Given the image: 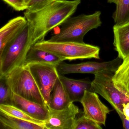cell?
I'll return each mask as SVG.
<instances>
[{"label":"cell","instance_id":"cell-1","mask_svg":"<svg viewBox=\"0 0 129 129\" xmlns=\"http://www.w3.org/2000/svg\"><path fill=\"white\" fill-rule=\"evenodd\" d=\"M81 0H55L42 9L26 11L24 16L33 30L35 43L44 40L50 30L61 25L75 13Z\"/></svg>","mask_w":129,"mask_h":129},{"label":"cell","instance_id":"cell-2","mask_svg":"<svg viewBox=\"0 0 129 129\" xmlns=\"http://www.w3.org/2000/svg\"><path fill=\"white\" fill-rule=\"evenodd\" d=\"M35 44L33 30L28 22L18 35L0 52V78L24 65L27 53Z\"/></svg>","mask_w":129,"mask_h":129},{"label":"cell","instance_id":"cell-3","mask_svg":"<svg viewBox=\"0 0 129 129\" xmlns=\"http://www.w3.org/2000/svg\"><path fill=\"white\" fill-rule=\"evenodd\" d=\"M101 12L98 11L90 15L81 14L69 17L62 24L58 33L48 40L52 42L83 43L86 34L102 25Z\"/></svg>","mask_w":129,"mask_h":129},{"label":"cell","instance_id":"cell-4","mask_svg":"<svg viewBox=\"0 0 129 129\" xmlns=\"http://www.w3.org/2000/svg\"><path fill=\"white\" fill-rule=\"evenodd\" d=\"M34 47L53 53L63 61L100 59V47L84 43L52 42L43 40L36 43Z\"/></svg>","mask_w":129,"mask_h":129},{"label":"cell","instance_id":"cell-5","mask_svg":"<svg viewBox=\"0 0 129 129\" xmlns=\"http://www.w3.org/2000/svg\"><path fill=\"white\" fill-rule=\"evenodd\" d=\"M4 77L13 93L26 99L46 105L28 65L16 68Z\"/></svg>","mask_w":129,"mask_h":129},{"label":"cell","instance_id":"cell-6","mask_svg":"<svg viewBox=\"0 0 129 129\" xmlns=\"http://www.w3.org/2000/svg\"><path fill=\"white\" fill-rule=\"evenodd\" d=\"M115 72L103 71L95 74L90 91L100 95L119 115L123 114V105L129 102V97L115 86L113 80Z\"/></svg>","mask_w":129,"mask_h":129},{"label":"cell","instance_id":"cell-7","mask_svg":"<svg viewBox=\"0 0 129 129\" xmlns=\"http://www.w3.org/2000/svg\"><path fill=\"white\" fill-rule=\"evenodd\" d=\"M28 66L45 104L48 107L51 93L59 77L56 66L47 64H33Z\"/></svg>","mask_w":129,"mask_h":129},{"label":"cell","instance_id":"cell-8","mask_svg":"<svg viewBox=\"0 0 129 129\" xmlns=\"http://www.w3.org/2000/svg\"><path fill=\"white\" fill-rule=\"evenodd\" d=\"M122 61L123 59L117 57L111 61L103 62L89 61L79 64H70L62 61L56 67L59 75L74 73L94 75L103 71L115 72Z\"/></svg>","mask_w":129,"mask_h":129},{"label":"cell","instance_id":"cell-9","mask_svg":"<svg viewBox=\"0 0 129 129\" xmlns=\"http://www.w3.org/2000/svg\"><path fill=\"white\" fill-rule=\"evenodd\" d=\"M80 102L85 117L100 125L105 126L107 115L111 111L101 102L97 93L86 90Z\"/></svg>","mask_w":129,"mask_h":129},{"label":"cell","instance_id":"cell-10","mask_svg":"<svg viewBox=\"0 0 129 129\" xmlns=\"http://www.w3.org/2000/svg\"><path fill=\"white\" fill-rule=\"evenodd\" d=\"M49 109V116L44 124L46 129H72L74 122L80 112L79 108L74 103L61 110Z\"/></svg>","mask_w":129,"mask_h":129},{"label":"cell","instance_id":"cell-11","mask_svg":"<svg viewBox=\"0 0 129 129\" xmlns=\"http://www.w3.org/2000/svg\"><path fill=\"white\" fill-rule=\"evenodd\" d=\"M12 105L26 112L33 118L45 123L49 118V109L43 105L19 96L12 91Z\"/></svg>","mask_w":129,"mask_h":129},{"label":"cell","instance_id":"cell-12","mask_svg":"<svg viewBox=\"0 0 129 129\" xmlns=\"http://www.w3.org/2000/svg\"><path fill=\"white\" fill-rule=\"evenodd\" d=\"M59 78L71 102H80L85 91H90L91 81L89 79L86 78L75 80L69 78L62 75H59Z\"/></svg>","mask_w":129,"mask_h":129},{"label":"cell","instance_id":"cell-13","mask_svg":"<svg viewBox=\"0 0 129 129\" xmlns=\"http://www.w3.org/2000/svg\"><path fill=\"white\" fill-rule=\"evenodd\" d=\"M28 22L24 16H18L9 21L0 30V52L24 29Z\"/></svg>","mask_w":129,"mask_h":129},{"label":"cell","instance_id":"cell-14","mask_svg":"<svg viewBox=\"0 0 129 129\" xmlns=\"http://www.w3.org/2000/svg\"><path fill=\"white\" fill-rule=\"evenodd\" d=\"M113 30L115 50L118 57L123 59L129 53V22L121 25H115Z\"/></svg>","mask_w":129,"mask_h":129},{"label":"cell","instance_id":"cell-15","mask_svg":"<svg viewBox=\"0 0 129 129\" xmlns=\"http://www.w3.org/2000/svg\"><path fill=\"white\" fill-rule=\"evenodd\" d=\"M63 61L59 57L49 52L34 47L27 53L24 65L33 64H47L58 65Z\"/></svg>","mask_w":129,"mask_h":129},{"label":"cell","instance_id":"cell-16","mask_svg":"<svg viewBox=\"0 0 129 129\" xmlns=\"http://www.w3.org/2000/svg\"><path fill=\"white\" fill-rule=\"evenodd\" d=\"M72 103L59 77L51 93L48 107L53 110H61L67 108Z\"/></svg>","mask_w":129,"mask_h":129},{"label":"cell","instance_id":"cell-17","mask_svg":"<svg viewBox=\"0 0 129 129\" xmlns=\"http://www.w3.org/2000/svg\"><path fill=\"white\" fill-rule=\"evenodd\" d=\"M113 80L115 87L129 97V53L115 72Z\"/></svg>","mask_w":129,"mask_h":129},{"label":"cell","instance_id":"cell-18","mask_svg":"<svg viewBox=\"0 0 129 129\" xmlns=\"http://www.w3.org/2000/svg\"><path fill=\"white\" fill-rule=\"evenodd\" d=\"M1 129H46L40 125L21 120L0 112Z\"/></svg>","mask_w":129,"mask_h":129},{"label":"cell","instance_id":"cell-19","mask_svg":"<svg viewBox=\"0 0 129 129\" xmlns=\"http://www.w3.org/2000/svg\"><path fill=\"white\" fill-rule=\"evenodd\" d=\"M0 112L24 120L40 125H45L44 122L33 118L26 112L13 105L0 104Z\"/></svg>","mask_w":129,"mask_h":129},{"label":"cell","instance_id":"cell-20","mask_svg":"<svg viewBox=\"0 0 129 129\" xmlns=\"http://www.w3.org/2000/svg\"><path fill=\"white\" fill-rule=\"evenodd\" d=\"M112 18L115 25H121L129 22V0H118Z\"/></svg>","mask_w":129,"mask_h":129},{"label":"cell","instance_id":"cell-21","mask_svg":"<svg viewBox=\"0 0 129 129\" xmlns=\"http://www.w3.org/2000/svg\"><path fill=\"white\" fill-rule=\"evenodd\" d=\"M101 125L86 117L83 114L77 117L74 122L72 129H102Z\"/></svg>","mask_w":129,"mask_h":129},{"label":"cell","instance_id":"cell-22","mask_svg":"<svg viewBox=\"0 0 129 129\" xmlns=\"http://www.w3.org/2000/svg\"><path fill=\"white\" fill-rule=\"evenodd\" d=\"M12 91L4 77L0 78V104L12 105Z\"/></svg>","mask_w":129,"mask_h":129},{"label":"cell","instance_id":"cell-23","mask_svg":"<svg viewBox=\"0 0 129 129\" xmlns=\"http://www.w3.org/2000/svg\"><path fill=\"white\" fill-rule=\"evenodd\" d=\"M55 0H30L27 4L26 11L35 12L42 9Z\"/></svg>","mask_w":129,"mask_h":129},{"label":"cell","instance_id":"cell-24","mask_svg":"<svg viewBox=\"0 0 129 129\" xmlns=\"http://www.w3.org/2000/svg\"><path fill=\"white\" fill-rule=\"evenodd\" d=\"M17 11L26 10L27 5L25 0H3Z\"/></svg>","mask_w":129,"mask_h":129},{"label":"cell","instance_id":"cell-25","mask_svg":"<svg viewBox=\"0 0 129 129\" xmlns=\"http://www.w3.org/2000/svg\"><path fill=\"white\" fill-rule=\"evenodd\" d=\"M121 121L123 128L125 129H129V120L126 119L123 114L118 115Z\"/></svg>","mask_w":129,"mask_h":129},{"label":"cell","instance_id":"cell-26","mask_svg":"<svg viewBox=\"0 0 129 129\" xmlns=\"http://www.w3.org/2000/svg\"><path fill=\"white\" fill-rule=\"evenodd\" d=\"M123 112L126 119L129 120V102L124 104L123 105Z\"/></svg>","mask_w":129,"mask_h":129},{"label":"cell","instance_id":"cell-27","mask_svg":"<svg viewBox=\"0 0 129 129\" xmlns=\"http://www.w3.org/2000/svg\"><path fill=\"white\" fill-rule=\"evenodd\" d=\"M108 3H114L115 4H117V3L118 0H107Z\"/></svg>","mask_w":129,"mask_h":129},{"label":"cell","instance_id":"cell-28","mask_svg":"<svg viewBox=\"0 0 129 129\" xmlns=\"http://www.w3.org/2000/svg\"><path fill=\"white\" fill-rule=\"evenodd\" d=\"M25 1L27 5V4L29 2V1H30V0H25Z\"/></svg>","mask_w":129,"mask_h":129}]
</instances>
